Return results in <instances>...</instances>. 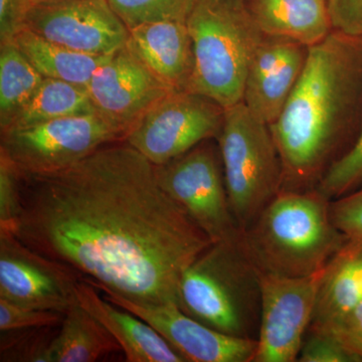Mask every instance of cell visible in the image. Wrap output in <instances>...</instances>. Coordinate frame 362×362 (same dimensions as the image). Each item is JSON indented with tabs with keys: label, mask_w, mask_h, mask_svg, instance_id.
Here are the masks:
<instances>
[{
	"label": "cell",
	"mask_w": 362,
	"mask_h": 362,
	"mask_svg": "<svg viewBox=\"0 0 362 362\" xmlns=\"http://www.w3.org/2000/svg\"><path fill=\"white\" fill-rule=\"evenodd\" d=\"M18 177L20 204L7 233L132 301L177 305L183 273L213 244L162 189L156 165L126 141L70 168Z\"/></svg>",
	"instance_id": "6da1fadb"
},
{
	"label": "cell",
	"mask_w": 362,
	"mask_h": 362,
	"mask_svg": "<svg viewBox=\"0 0 362 362\" xmlns=\"http://www.w3.org/2000/svg\"><path fill=\"white\" fill-rule=\"evenodd\" d=\"M361 124L362 37L334 30L308 47L291 96L270 125L282 160V189L316 188L356 141Z\"/></svg>",
	"instance_id": "7a4b0ae2"
},
{
	"label": "cell",
	"mask_w": 362,
	"mask_h": 362,
	"mask_svg": "<svg viewBox=\"0 0 362 362\" xmlns=\"http://www.w3.org/2000/svg\"><path fill=\"white\" fill-rule=\"evenodd\" d=\"M331 202L317 188L281 190L243 230V247L259 273L305 277L323 270L349 242Z\"/></svg>",
	"instance_id": "3957f363"
},
{
	"label": "cell",
	"mask_w": 362,
	"mask_h": 362,
	"mask_svg": "<svg viewBox=\"0 0 362 362\" xmlns=\"http://www.w3.org/2000/svg\"><path fill=\"white\" fill-rule=\"evenodd\" d=\"M177 306L225 334L257 339L259 272L247 257L242 238L213 243L194 259L180 279Z\"/></svg>",
	"instance_id": "277c9868"
},
{
	"label": "cell",
	"mask_w": 362,
	"mask_h": 362,
	"mask_svg": "<svg viewBox=\"0 0 362 362\" xmlns=\"http://www.w3.org/2000/svg\"><path fill=\"white\" fill-rule=\"evenodd\" d=\"M187 25L194 54L188 92L225 109L243 102L247 69L265 37L247 0H195Z\"/></svg>",
	"instance_id": "5b68a950"
},
{
	"label": "cell",
	"mask_w": 362,
	"mask_h": 362,
	"mask_svg": "<svg viewBox=\"0 0 362 362\" xmlns=\"http://www.w3.org/2000/svg\"><path fill=\"white\" fill-rule=\"evenodd\" d=\"M228 201L240 230H246L282 190L283 165L270 126L246 105L228 107L218 139Z\"/></svg>",
	"instance_id": "8992f818"
},
{
	"label": "cell",
	"mask_w": 362,
	"mask_h": 362,
	"mask_svg": "<svg viewBox=\"0 0 362 362\" xmlns=\"http://www.w3.org/2000/svg\"><path fill=\"white\" fill-rule=\"evenodd\" d=\"M209 141L156 165L157 180L211 242L239 240L243 230L230 209L220 149Z\"/></svg>",
	"instance_id": "52a82bcc"
},
{
	"label": "cell",
	"mask_w": 362,
	"mask_h": 362,
	"mask_svg": "<svg viewBox=\"0 0 362 362\" xmlns=\"http://www.w3.org/2000/svg\"><path fill=\"white\" fill-rule=\"evenodd\" d=\"M117 142L123 140L94 113L1 131L0 156L20 173H54Z\"/></svg>",
	"instance_id": "ba28073f"
},
{
	"label": "cell",
	"mask_w": 362,
	"mask_h": 362,
	"mask_svg": "<svg viewBox=\"0 0 362 362\" xmlns=\"http://www.w3.org/2000/svg\"><path fill=\"white\" fill-rule=\"evenodd\" d=\"M225 110L220 104L188 90H170L131 130L126 142L154 165L218 139Z\"/></svg>",
	"instance_id": "9c48e42d"
},
{
	"label": "cell",
	"mask_w": 362,
	"mask_h": 362,
	"mask_svg": "<svg viewBox=\"0 0 362 362\" xmlns=\"http://www.w3.org/2000/svg\"><path fill=\"white\" fill-rule=\"evenodd\" d=\"M324 271L305 277L259 273L261 316L252 362L298 361L313 321Z\"/></svg>",
	"instance_id": "30bf717a"
},
{
	"label": "cell",
	"mask_w": 362,
	"mask_h": 362,
	"mask_svg": "<svg viewBox=\"0 0 362 362\" xmlns=\"http://www.w3.org/2000/svg\"><path fill=\"white\" fill-rule=\"evenodd\" d=\"M23 28L85 54L122 49L129 30L106 0H28Z\"/></svg>",
	"instance_id": "8fae6325"
},
{
	"label": "cell",
	"mask_w": 362,
	"mask_h": 362,
	"mask_svg": "<svg viewBox=\"0 0 362 362\" xmlns=\"http://www.w3.org/2000/svg\"><path fill=\"white\" fill-rule=\"evenodd\" d=\"M97 115L126 141L147 111L170 90L127 44L99 66L87 86Z\"/></svg>",
	"instance_id": "7c38bea8"
},
{
	"label": "cell",
	"mask_w": 362,
	"mask_h": 362,
	"mask_svg": "<svg viewBox=\"0 0 362 362\" xmlns=\"http://www.w3.org/2000/svg\"><path fill=\"white\" fill-rule=\"evenodd\" d=\"M78 278L68 267L0 232V298L30 308L65 314L77 303Z\"/></svg>",
	"instance_id": "4fadbf2b"
},
{
	"label": "cell",
	"mask_w": 362,
	"mask_h": 362,
	"mask_svg": "<svg viewBox=\"0 0 362 362\" xmlns=\"http://www.w3.org/2000/svg\"><path fill=\"white\" fill-rule=\"evenodd\" d=\"M104 298L151 325L188 362H252L257 339L232 337L209 327L181 310L176 304L132 301L97 288Z\"/></svg>",
	"instance_id": "5bb4252c"
},
{
	"label": "cell",
	"mask_w": 362,
	"mask_h": 362,
	"mask_svg": "<svg viewBox=\"0 0 362 362\" xmlns=\"http://www.w3.org/2000/svg\"><path fill=\"white\" fill-rule=\"evenodd\" d=\"M308 47L293 40L265 37L252 56L245 82L243 103L259 121L272 125L291 96Z\"/></svg>",
	"instance_id": "9a60e30c"
},
{
	"label": "cell",
	"mask_w": 362,
	"mask_h": 362,
	"mask_svg": "<svg viewBox=\"0 0 362 362\" xmlns=\"http://www.w3.org/2000/svg\"><path fill=\"white\" fill-rule=\"evenodd\" d=\"M77 301L110 332L128 362H187L148 323L108 301L87 281L78 280Z\"/></svg>",
	"instance_id": "2e32d148"
},
{
	"label": "cell",
	"mask_w": 362,
	"mask_h": 362,
	"mask_svg": "<svg viewBox=\"0 0 362 362\" xmlns=\"http://www.w3.org/2000/svg\"><path fill=\"white\" fill-rule=\"evenodd\" d=\"M128 47L166 87L187 90L194 68L187 23L159 21L129 30Z\"/></svg>",
	"instance_id": "e0dca14e"
},
{
	"label": "cell",
	"mask_w": 362,
	"mask_h": 362,
	"mask_svg": "<svg viewBox=\"0 0 362 362\" xmlns=\"http://www.w3.org/2000/svg\"><path fill=\"white\" fill-rule=\"evenodd\" d=\"M247 4L265 37L310 47L334 30L328 0H247Z\"/></svg>",
	"instance_id": "ac0fdd59"
},
{
	"label": "cell",
	"mask_w": 362,
	"mask_h": 362,
	"mask_svg": "<svg viewBox=\"0 0 362 362\" xmlns=\"http://www.w3.org/2000/svg\"><path fill=\"white\" fill-rule=\"evenodd\" d=\"M361 300L362 240H349L325 267L311 325H330Z\"/></svg>",
	"instance_id": "d6986e66"
},
{
	"label": "cell",
	"mask_w": 362,
	"mask_h": 362,
	"mask_svg": "<svg viewBox=\"0 0 362 362\" xmlns=\"http://www.w3.org/2000/svg\"><path fill=\"white\" fill-rule=\"evenodd\" d=\"M59 326L40 362H93L121 350L110 332L78 302L66 312Z\"/></svg>",
	"instance_id": "ffe728a7"
},
{
	"label": "cell",
	"mask_w": 362,
	"mask_h": 362,
	"mask_svg": "<svg viewBox=\"0 0 362 362\" xmlns=\"http://www.w3.org/2000/svg\"><path fill=\"white\" fill-rule=\"evenodd\" d=\"M11 42L42 77L86 87L97 69L106 63L111 56L77 52L45 39L28 28L21 30Z\"/></svg>",
	"instance_id": "44dd1931"
},
{
	"label": "cell",
	"mask_w": 362,
	"mask_h": 362,
	"mask_svg": "<svg viewBox=\"0 0 362 362\" xmlns=\"http://www.w3.org/2000/svg\"><path fill=\"white\" fill-rule=\"evenodd\" d=\"M94 113L96 110L86 86L45 78L25 108L1 131Z\"/></svg>",
	"instance_id": "7402d4cb"
},
{
	"label": "cell",
	"mask_w": 362,
	"mask_h": 362,
	"mask_svg": "<svg viewBox=\"0 0 362 362\" xmlns=\"http://www.w3.org/2000/svg\"><path fill=\"white\" fill-rule=\"evenodd\" d=\"M45 78L11 40L0 44V128L4 129L30 102Z\"/></svg>",
	"instance_id": "603a6c76"
},
{
	"label": "cell",
	"mask_w": 362,
	"mask_h": 362,
	"mask_svg": "<svg viewBox=\"0 0 362 362\" xmlns=\"http://www.w3.org/2000/svg\"><path fill=\"white\" fill-rule=\"evenodd\" d=\"M128 30L159 21L187 23L195 0H106Z\"/></svg>",
	"instance_id": "cb8c5ba5"
},
{
	"label": "cell",
	"mask_w": 362,
	"mask_h": 362,
	"mask_svg": "<svg viewBox=\"0 0 362 362\" xmlns=\"http://www.w3.org/2000/svg\"><path fill=\"white\" fill-rule=\"evenodd\" d=\"M362 187V124L356 141L319 181L317 189L331 201Z\"/></svg>",
	"instance_id": "d4e9b609"
},
{
	"label": "cell",
	"mask_w": 362,
	"mask_h": 362,
	"mask_svg": "<svg viewBox=\"0 0 362 362\" xmlns=\"http://www.w3.org/2000/svg\"><path fill=\"white\" fill-rule=\"evenodd\" d=\"M300 362H361L331 331L310 325L298 361Z\"/></svg>",
	"instance_id": "484cf974"
},
{
	"label": "cell",
	"mask_w": 362,
	"mask_h": 362,
	"mask_svg": "<svg viewBox=\"0 0 362 362\" xmlns=\"http://www.w3.org/2000/svg\"><path fill=\"white\" fill-rule=\"evenodd\" d=\"M64 315L61 312L30 308L0 298L1 332L54 327L62 323Z\"/></svg>",
	"instance_id": "4316f807"
},
{
	"label": "cell",
	"mask_w": 362,
	"mask_h": 362,
	"mask_svg": "<svg viewBox=\"0 0 362 362\" xmlns=\"http://www.w3.org/2000/svg\"><path fill=\"white\" fill-rule=\"evenodd\" d=\"M331 214L349 240H362V187L331 202Z\"/></svg>",
	"instance_id": "83f0119b"
},
{
	"label": "cell",
	"mask_w": 362,
	"mask_h": 362,
	"mask_svg": "<svg viewBox=\"0 0 362 362\" xmlns=\"http://www.w3.org/2000/svg\"><path fill=\"white\" fill-rule=\"evenodd\" d=\"M20 204L18 177L16 168L0 156V230L9 232L16 220Z\"/></svg>",
	"instance_id": "f1b7e54d"
},
{
	"label": "cell",
	"mask_w": 362,
	"mask_h": 362,
	"mask_svg": "<svg viewBox=\"0 0 362 362\" xmlns=\"http://www.w3.org/2000/svg\"><path fill=\"white\" fill-rule=\"evenodd\" d=\"M323 328L331 331L362 362V300L345 315Z\"/></svg>",
	"instance_id": "f546056e"
},
{
	"label": "cell",
	"mask_w": 362,
	"mask_h": 362,
	"mask_svg": "<svg viewBox=\"0 0 362 362\" xmlns=\"http://www.w3.org/2000/svg\"><path fill=\"white\" fill-rule=\"evenodd\" d=\"M333 28L362 37V0H328Z\"/></svg>",
	"instance_id": "4dcf8cb0"
},
{
	"label": "cell",
	"mask_w": 362,
	"mask_h": 362,
	"mask_svg": "<svg viewBox=\"0 0 362 362\" xmlns=\"http://www.w3.org/2000/svg\"><path fill=\"white\" fill-rule=\"evenodd\" d=\"M28 0H0V42L13 40L23 28Z\"/></svg>",
	"instance_id": "1f68e13d"
}]
</instances>
